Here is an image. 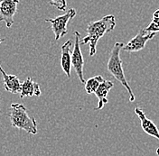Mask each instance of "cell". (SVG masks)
<instances>
[{
    "label": "cell",
    "instance_id": "cell-5",
    "mask_svg": "<svg viewBox=\"0 0 159 156\" xmlns=\"http://www.w3.org/2000/svg\"><path fill=\"white\" fill-rule=\"evenodd\" d=\"M74 47L71 52V66L75 69V72L81 83H85V78L83 75L84 59L80 49V34L78 31L74 32Z\"/></svg>",
    "mask_w": 159,
    "mask_h": 156
},
{
    "label": "cell",
    "instance_id": "cell-6",
    "mask_svg": "<svg viewBox=\"0 0 159 156\" xmlns=\"http://www.w3.org/2000/svg\"><path fill=\"white\" fill-rule=\"evenodd\" d=\"M156 34V33H149L145 29H141L134 38H132L126 45H124L122 50L129 53L139 51L145 48L147 42L153 39Z\"/></svg>",
    "mask_w": 159,
    "mask_h": 156
},
{
    "label": "cell",
    "instance_id": "cell-13",
    "mask_svg": "<svg viewBox=\"0 0 159 156\" xmlns=\"http://www.w3.org/2000/svg\"><path fill=\"white\" fill-rule=\"evenodd\" d=\"M104 81V78L101 76H95L89 78L87 81H85V90L88 94H93L99 88V86Z\"/></svg>",
    "mask_w": 159,
    "mask_h": 156
},
{
    "label": "cell",
    "instance_id": "cell-12",
    "mask_svg": "<svg viewBox=\"0 0 159 156\" xmlns=\"http://www.w3.org/2000/svg\"><path fill=\"white\" fill-rule=\"evenodd\" d=\"M41 88L38 83L34 81V79L30 77L25 78L21 84V92L20 98H24L25 97H39L41 96Z\"/></svg>",
    "mask_w": 159,
    "mask_h": 156
},
{
    "label": "cell",
    "instance_id": "cell-2",
    "mask_svg": "<svg viewBox=\"0 0 159 156\" xmlns=\"http://www.w3.org/2000/svg\"><path fill=\"white\" fill-rule=\"evenodd\" d=\"M123 47H124L123 42H116L114 44L113 48L110 51V56L108 61L107 68L109 73L127 89L128 93L129 94V101L134 102L136 97L132 91V88L129 86V83L128 82L127 78L125 77L124 69L122 67V60L120 58V51L123 49Z\"/></svg>",
    "mask_w": 159,
    "mask_h": 156
},
{
    "label": "cell",
    "instance_id": "cell-11",
    "mask_svg": "<svg viewBox=\"0 0 159 156\" xmlns=\"http://www.w3.org/2000/svg\"><path fill=\"white\" fill-rule=\"evenodd\" d=\"M114 87V83L110 80H105L99 86L97 90L95 91V95L98 98V104L97 107H95V110H100L102 109L104 106L109 102L108 99V94L109 90Z\"/></svg>",
    "mask_w": 159,
    "mask_h": 156
},
{
    "label": "cell",
    "instance_id": "cell-1",
    "mask_svg": "<svg viewBox=\"0 0 159 156\" xmlns=\"http://www.w3.org/2000/svg\"><path fill=\"white\" fill-rule=\"evenodd\" d=\"M116 26V19L113 15H108L101 19L89 23L87 35L80 41L81 44L89 43V56H94L97 52V44L101 37L113 31Z\"/></svg>",
    "mask_w": 159,
    "mask_h": 156
},
{
    "label": "cell",
    "instance_id": "cell-16",
    "mask_svg": "<svg viewBox=\"0 0 159 156\" xmlns=\"http://www.w3.org/2000/svg\"><path fill=\"white\" fill-rule=\"evenodd\" d=\"M157 156H159V148L157 149Z\"/></svg>",
    "mask_w": 159,
    "mask_h": 156
},
{
    "label": "cell",
    "instance_id": "cell-3",
    "mask_svg": "<svg viewBox=\"0 0 159 156\" xmlns=\"http://www.w3.org/2000/svg\"><path fill=\"white\" fill-rule=\"evenodd\" d=\"M9 113L12 127L24 130L30 135L37 134V123L34 117L28 114L26 107L19 103H12Z\"/></svg>",
    "mask_w": 159,
    "mask_h": 156
},
{
    "label": "cell",
    "instance_id": "cell-8",
    "mask_svg": "<svg viewBox=\"0 0 159 156\" xmlns=\"http://www.w3.org/2000/svg\"><path fill=\"white\" fill-rule=\"evenodd\" d=\"M135 114L138 116L140 120V125H141V128L143 129V131L147 135L155 137L159 141V130L157 127L156 126V124L152 120L148 118L146 114L144 113V111L139 107L135 108Z\"/></svg>",
    "mask_w": 159,
    "mask_h": 156
},
{
    "label": "cell",
    "instance_id": "cell-15",
    "mask_svg": "<svg viewBox=\"0 0 159 156\" xmlns=\"http://www.w3.org/2000/svg\"><path fill=\"white\" fill-rule=\"evenodd\" d=\"M49 3L51 6L55 7L60 11H65L67 7L66 0H49Z\"/></svg>",
    "mask_w": 159,
    "mask_h": 156
},
{
    "label": "cell",
    "instance_id": "cell-17",
    "mask_svg": "<svg viewBox=\"0 0 159 156\" xmlns=\"http://www.w3.org/2000/svg\"><path fill=\"white\" fill-rule=\"evenodd\" d=\"M3 41H5V39H4V38H3V39H0V43H1V42H2Z\"/></svg>",
    "mask_w": 159,
    "mask_h": 156
},
{
    "label": "cell",
    "instance_id": "cell-7",
    "mask_svg": "<svg viewBox=\"0 0 159 156\" xmlns=\"http://www.w3.org/2000/svg\"><path fill=\"white\" fill-rule=\"evenodd\" d=\"M19 2V0H0V21L4 22L7 28L14 24V16Z\"/></svg>",
    "mask_w": 159,
    "mask_h": 156
},
{
    "label": "cell",
    "instance_id": "cell-10",
    "mask_svg": "<svg viewBox=\"0 0 159 156\" xmlns=\"http://www.w3.org/2000/svg\"><path fill=\"white\" fill-rule=\"evenodd\" d=\"M0 73L3 77V85L4 88L12 94H18L21 92V81L17 76L7 74L0 65Z\"/></svg>",
    "mask_w": 159,
    "mask_h": 156
},
{
    "label": "cell",
    "instance_id": "cell-4",
    "mask_svg": "<svg viewBox=\"0 0 159 156\" xmlns=\"http://www.w3.org/2000/svg\"><path fill=\"white\" fill-rule=\"evenodd\" d=\"M76 16V10L74 8H70L65 14L59 16L55 18H47L44 21L51 24V28L52 30L54 36H55V41H58L61 37H63L67 33V25L70 19L75 17Z\"/></svg>",
    "mask_w": 159,
    "mask_h": 156
},
{
    "label": "cell",
    "instance_id": "cell-9",
    "mask_svg": "<svg viewBox=\"0 0 159 156\" xmlns=\"http://www.w3.org/2000/svg\"><path fill=\"white\" fill-rule=\"evenodd\" d=\"M71 45H72L71 40H68L61 47V67L68 78H70V71H71V49H70Z\"/></svg>",
    "mask_w": 159,
    "mask_h": 156
},
{
    "label": "cell",
    "instance_id": "cell-14",
    "mask_svg": "<svg viewBox=\"0 0 159 156\" xmlns=\"http://www.w3.org/2000/svg\"><path fill=\"white\" fill-rule=\"evenodd\" d=\"M147 32L149 33H158L159 32V9L156 10L153 14V19L152 22L149 24V25L145 28Z\"/></svg>",
    "mask_w": 159,
    "mask_h": 156
}]
</instances>
